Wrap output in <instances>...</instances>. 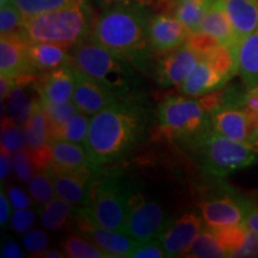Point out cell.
I'll list each match as a JSON object with an SVG mask.
<instances>
[{
  "instance_id": "9",
  "label": "cell",
  "mask_w": 258,
  "mask_h": 258,
  "mask_svg": "<svg viewBox=\"0 0 258 258\" xmlns=\"http://www.w3.org/2000/svg\"><path fill=\"white\" fill-rule=\"evenodd\" d=\"M209 127L221 137L258 150V135L249 114L238 104H222L212 111Z\"/></svg>"
},
{
  "instance_id": "36",
  "label": "cell",
  "mask_w": 258,
  "mask_h": 258,
  "mask_svg": "<svg viewBox=\"0 0 258 258\" xmlns=\"http://www.w3.org/2000/svg\"><path fill=\"white\" fill-rule=\"evenodd\" d=\"M23 16L15 4H8L0 9V34L5 35L18 34L21 30Z\"/></svg>"
},
{
  "instance_id": "11",
  "label": "cell",
  "mask_w": 258,
  "mask_h": 258,
  "mask_svg": "<svg viewBox=\"0 0 258 258\" xmlns=\"http://www.w3.org/2000/svg\"><path fill=\"white\" fill-rule=\"evenodd\" d=\"M249 201L233 194H220L203 200L200 212L205 225L209 228L244 225Z\"/></svg>"
},
{
  "instance_id": "40",
  "label": "cell",
  "mask_w": 258,
  "mask_h": 258,
  "mask_svg": "<svg viewBox=\"0 0 258 258\" xmlns=\"http://www.w3.org/2000/svg\"><path fill=\"white\" fill-rule=\"evenodd\" d=\"M131 258H165L167 253L161 245L159 238L151 239L143 243H138L132 253Z\"/></svg>"
},
{
  "instance_id": "37",
  "label": "cell",
  "mask_w": 258,
  "mask_h": 258,
  "mask_svg": "<svg viewBox=\"0 0 258 258\" xmlns=\"http://www.w3.org/2000/svg\"><path fill=\"white\" fill-rule=\"evenodd\" d=\"M22 243H23L24 249L34 257H40L43 251L49 249L48 234L40 228H31L30 231L27 232L22 238Z\"/></svg>"
},
{
  "instance_id": "4",
  "label": "cell",
  "mask_w": 258,
  "mask_h": 258,
  "mask_svg": "<svg viewBox=\"0 0 258 258\" xmlns=\"http://www.w3.org/2000/svg\"><path fill=\"white\" fill-rule=\"evenodd\" d=\"M72 64L118 99L140 93L137 70L91 37L73 48Z\"/></svg>"
},
{
  "instance_id": "14",
  "label": "cell",
  "mask_w": 258,
  "mask_h": 258,
  "mask_svg": "<svg viewBox=\"0 0 258 258\" xmlns=\"http://www.w3.org/2000/svg\"><path fill=\"white\" fill-rule=\"evenodd\" d=\"M201 54L185 42L178 49L166 54L157 67V80L164 88L180 86L198 66Z\"/></svg>"
},
{
  "instance_id": "47",
  "label": "cell",
  "mask_w": 258,
  "mask_h": 258,
  "mask_svg": "<svg viewBox=\"0 0 258 258\" xmlns=\"http://www.w3.org/2000/svg\"><path fill=\"white\" fill-rule=\"evenodd\" d=\"M14 85L15 79L8 78V77H0V97H2V101H5L8 98Z\"/></svg>"
},
{
  "instance_id": "33",
  "label": "cell",
  "mask_w": 258,
  "mask_h": 258,
  "mask_svg": "<svg viewBox=\"0 0 258 258\" xmlns=\"http://www.w3.org/2000/svg\"><path fill=\"white\" fill-rule=\"evenodd\" d=\"M40 102L48 117L50 135L55 133L57 129H60L63 124H66L78 112V109H77V106L74 105L72 101L69 103H62V104L42 101V99H40Z\"/></svg>"
},
{
  "instance_id": "26",
  "label": "cell",
  "mask_w": 258,
  "mask_h": 258,
  "mask_svg": "<svg viewBox=\"0 0 258 258\" xmlns=\"http://www.w3.org/2000/svg\"><path fill=\"white\" fill-rule=\"evenodd\" d=\"M237 63L244 88H258V29L238 44Z\"/></svg>"
},
{
  "instance_id": "1",
  "label": "cell",
  "mask_w": 258,
  "mask_h": 258,
  "mask_svg": "<svg viewBox=\"0 0 258 258\" xmlns=\"http://www.w3.org/2000/svg\"><path fill=\"white\" fill-rule=\"evenodd\" d=\"M152 111L141 93L108 105L90 118L84 144L96 169L117 163L146 140Z\"/></svg>"
},
{
  "instance_id": "8",
  "label": "cell",
  "mask_w": 258,
  "mask_h": 258,
  "mask_svg": "<svg viewBox=\"0 0 258 258\" xmlns=\"http://www.w3.org/2000/svg\"><path fill=\"white\" fill-rule=\"evenodd\" d=\"M172 219L164 208L141 192H132L129 198L125 233L137 243L159 238Z\"/></svg>"
},
{
  "instance_id": "44",
  "label": "cell",
  "mask_w": 258,
  "mask_h": 258,
  "mask_svg": "<svg viewBox=\"0 0 258 258\" xmlns=\"http://www.w3.org/2000/svg\"><path fill=\"white\" fill-rule=\"evenodd\" d=\"M11 202H10L8 192L4 191V185H2V191H0V224L3 227L9 224L11 219Z\"/></svg>"
},
{
  "instance_id": "13",
  "label": "cell",
  "mask_w": 258,
  "mask_h": 258,
  "mask_svg": "<svg viewBox=\"0 0 258 258\" xmlns=\"http://www.w3.org/2000/svg\"><path fill=\"white\" fill-rule=\"evenodd\" d=\"M234 74L222 69L208 54H202L198 66L189 78L179 86L180 93L189 97H201L224 88Z\"/></svg>"
},
{
  "instance_id": "39",
  "label": "cell",
  "mask_w": 258,
  "mask_h": 258,
  "mask_svg": "<svg viewBox=\"0 0 258 258\" xmlns=\"http://www.w3.org/2000/svg\"><path fill=\"white\" fill-rule=\"evenodd\" d=\"M36 222V212L30 208L15 209L14 214L10 219V225L12 230L18 234H25L32 228Z\"/></svg>"
},
{
  "instance_id": "7",
  "label": "cell",
  "mask_w": 258,
  "mask_h": 258,
  "mask_svg": "<svg viewBox=\"0 0 258 258\" xmlns=\"http://www.w3.org/2000/svg\"><path fill=\"white\" fill-rule=\"evenodd\" d=\"M185 144L203 172L214 178H224L258 163L256 147L221 137L211 127Z\"/></svg>"
},
{
  "instance_id": "32",
  "label": "cell",
  "mask_w": 258,
  "mask_h": 258,
  "mask_svg": "<svg viewBox=\"0 0 258 258\" xmlns=\"http://www.w3.org/2000/svg\"><path fill=\"white\" fill-rule=\"evenodd\" d=\"M90 118L91 116L78 111L66 124L51 134L50 139H60V140H66L70 143L84 145L89 133Z\"/></svg>"
},
{
  "instance_id": "42",
  "label": "cell",
  "mask_w": 258,
  "mask_h": 258,
  "mask_svg": "<svg viewBox=\"0 0 258 258\" xmlns=\"http://www.w3.org/2000/svg\"><path fill=\"white\" fill-rule=\"evenodd\" d=\"M8 196L10 202H11L14 209H23V208H30L32 206V201L30 196L24 189L21 186L12 185L8 188Z\"/></svg>"
},
{
  "instance_id": "6",
  "label": "cell",
  "mask_w": 258,
  "mask_h": 258,
  "mask_svg": "<svg viewBox=\"0 0 258 258\" xmlns=\"http://www.w3.org/2000/svg\"><path fill=\"white\" fill-rule=\"evenodd\" d=\"M133 188L115 169L98 167L89 186L88 201L82 211L97 224L125 233L129 198Z\"/></svg>"
},
{
  "instance_id": "28",
  "label": "cell",
  "mask_w": 258,
  "mask_h": 258,
  "mask_svg": "<svg viewBox=\"0 0 258 258\" xmlns=\"http://www.w3.org/2000/svg\"><path fill=\"white\" fill-rule=\"evenodd\" d=\"M217 0H175L173 14L185 25L190 34L199 32L208 10Z\"/></svg>"
},
{
  "instance_id": "29",
  "label": "cell",
  "mask_w": 258,
  "mask_h": 258,
  "mask_svg": "<svg viewBox=\"0 0 258 258\" xmlns=\"http://www.w3.org/2000/svg\"><path fill=\"white\" fill-rule=\"evenodd\" d=\"M184 258H222L228 257L221 240L212 228L206 226L192 244L180 254Z\"/></svg>"
},
{
  "instance_id": "46",
  "label": "cell",
  "mask_w": 258,
  "mask_h": 258,
  "mask_svg": "<svg viewBox=\"0 0 258 258\" xmlns=\"http://www.w3.org/2000/svg\"><path fill=\"white\" fill-rule=\"evenodd\" d=\"M244 225L247 226L251 231L256 232V233L258 234V207L253 206L252 203H250V202H249V205H247Z\"/></svg>"
},
{
  "instance_id": "3",
  "label": "cell",
  "mask_w": 258,
  "mask_h": 258,
  "mask_svg": "<svg viewBox=\"0 0 258 258\" xmlns=\"http://www.w3.org/2000/svg\"><path fill=\"white\" fill-rule=\"evenodd\" d=\"M225 90L201 97L167 96L158 105V133L169 140L185 143L209 128L214 109L224 104Z\"/></svg>"
},
{
  "instance_id": "43",
  "label": "cell",
  "mask_w": 258,
  "mask_h": 258,
  "mask_svg": "<svg viewBox=\"0 0 258 258\" xmlns=\"http://www.w3.org/2000/svg\"><path fill=\"white\" fill-rule=\"evenodd\" d=\"M14 169V154L9 152L4 147H2V154H0V179L2 184H4V180L8 178Z\"/></svg>"
},
{
  "instance_id": "20",
  "label": "cell",
  "mask_w": 258,
  "mask_h": 258,
  "mask_svg": "<svg viewBox=\"0 0 258 258\" xmlns=\"http://www.w3.org/2000/svg\"><path fill=\"white\" fill-rule=\"evenodd\" d=\"M37 76H24L15 79V85L6 102V114L10 121L18 125L25 124L30 116L32 108L38 99L34 98V92H38L36 88Z\"/></svg>"
},
{
  "instance_id": "22",
  "label": "cell",
  "mask_w": 258,
  "mask_h": 258,
  "mask_svg": "<svg viewBox=\"0 0 258 258\" xmlns=\"http://www.w3.org/2000/svg\"><path fill=\"white\" fill-rule=\"evenodd\" d=\"M46 170L53 179L57 198L70 202L76 207H83L86 205L90 182L95 170L79 171V172H60L49 167H47Z\"/></svg>"
},
{
  "instance_id": "12",
  "label": "cell",
  "mask_w": 258,
  "mask_h": 258,
  "mask_svg": "<svg viewBox=\"0 0 258 258\" xmlns=\"http://www.w3.org/2000/svg\"><path fill=\"white\" fill-rule=\"evenodd\" d=\"M27 150L36 169L46 170L53 160L50 148V134L48 117L40 99L35 103L28 121L23 125Z\"/></svg>"
},
{
  "instance_id": "16",
  "label": "cell",
  "mask_w": 258,
  "mask_h": 258,
  "mask_svg": "<svg viewBox=\"0 0 258 258\" xmlns=\"http://www.w3.org/2000/svg\"><path fill=\"white\" fill-rule=\"evenodd\" d=\"M190 32L175 15L161 14L150 22V42L152 50L166 55L178 49L188 40Z\"/></svg>"
},
{
  "instance_id": "10",
  "label": "cell",
  "mask_w": 258,
  "mask_h": 258,
  "mask_svg": "<svg viewBox=\"0 0 258 258\" xmlns=\"http://www.w3.org/2000/svg\"><path fill=\"white\" fill-rule=\"evenodd\" d=\"M74 227L79 234L91 240L96 246H98L108 254V257L111 258L129 257L138 244L127 233L110 230L97 224L91 218H89L80 207L78 208V215H77Z\"/></svg>"
},
{
  "instance_id": "2",
  "label": "cell",
  "mask_w": 258,
  "mask_h": 258,
  "mask_svg": "<svg viewBox=\"0 0 258 258\" xmlns=\"http://www.w3.org/2000/svg\"><path fill=\"white\" fill-rule=\"evenodd\" d=\"M151 19L150 11L144 6H112L96 19L91 38L137 71L148 72L152 51Z\"/></svg>"
},
{
  "instance_id": "38",
  "label": "cell",
  "mask_w": 258,
  "mask_h": 258,
  "mask_svg": "<svg viewBox=\"0 0 258 258\" xmlns=\"http://www.w3.org/2000/svg\"><path fill=\"white\" fill-rule=\"evenodd\" d=\"M14 170L17 178L22 182H29L36 173L37 169L27 148L14 154Z\"/></svg>"
},
{
  "instance_id": "5",
  "label": "cell",
  "mask_w": 258,
  "mask_h": 258,
  "mask_svg": "<svg viewBox=\"0 0 258 258\" xmlns=\"http://www.w3.org/2000/svg\"><path fill=\"white\" fill-rule=\"evenodd\" d=\"M91 10L88 4H80L23 18L18 34L27 42L54 43L73 49L91 37Z\"/></svg>"
},
{
  "instance_id": "41",
  "label": "cell",
  "mask_w": 258,
  "mask_h": 258,
  "mask_svg": "<svg viewBox=\"0 0 258 258\" xmlns=\"http://www.w3.org/2000/svg\"><path fill=\"white\" fill-rule=\"evenodd\" d=\"M105 9L112 8L117 5H138L144 6V8L152 9V8H163L164 5L172 4L171 0H98Z\"/></svg>"
},
{
  "instance_id": "27",
  "label": "cell",
  "mask_w": 258,
  "mask_h": 258,
  "mask_svg": "<svg viewBox=\"0 0 258 258\" xmlns=\"http://www.w3.org/2000/svg\"><path fill=\"white\" fill-rule=\"evenodd\" d=\"M78 208L55 196L40 209V224L44 230L51 232L69 230L76 225Z\"/></svg>"
},
{
  "instance_id": "30",
  "label": "cell",
  "mask_w": 258,
  "mask_h": 258,
  "mask_svg": "<svg viewBox=\"0 0 258 258\" xmlns=\"http://www.w3.org/2000/svg\"><path fill=\"white\" fill-rule=\"evenodd\" d=\"M61 246L66 257L70 258H108L104 251L82 234L67 235Z\"/></svg>"
},
{
  "instance_id": "25",
  "label": "cell",
  "mask_w": 258,
  "mask_h": 258,
  "mask_svg": "<svg viewBox=\"0 0 258 258\" xmlns=\"http://www.w3.org/2000/svg\"><path fill=\"white\" fill-rule=\"evenodd\" d=\"M238 42L258 29V0H221Z\"/></svg>"
},
{
  "instance_id": "19",
  "label": "cell",
  "mask_w": 258,
  "mask_h": 258,
  "mask_svg": "<svg viewBox=\"0 0 258 258\" xmlns=\"http://www.w3.org/2000/svg\"><path fill=\"white\" fill-rule=\"evenodd\" d=\"M74 86L76 76L73 64L41 73L36 78V88L40 99L56 104L72 101Z\"/></svg>"
},
{
  "instance_id": "18",
  "label": "cell",
  "mask_w": 258,
  "mask_h": 258,
  "mask_svg": "<svg viewBox=\"0 0 258 258\" xmlns=\"http://www.w3.org/2000/svg\"><path fill=\"white\" fill-rule=\"evenodd\" d=\"M76 76V86L72 102L79 112L88 116H93L108 105L118 101L117 97L96 83L95 80L86 76L85 73L73 66Z\"/></svg>"
},
{
  "instance_id": "48",
  "label": "cell",
  "mask_w": 258,
  "mask_h": 258,
  "mask_svg": "<svg viewBox=\"0 0 258 258\" xmlns=\"http://www.w3.org/2000/svg\"><path fill=\"white\" fill-rule=\"evenodd\" d=\"M40 257L42 258H61V257H66L63 251L56 250V249H47L46 251H43L40 254Z\"/></svg>"
},
{
  "instance_id": "34",
  "label": "cell",
  "mask_w": 258,
  "mask_h": 258,
  "mask_svg": "<svg viewBox=\"0 0 258 258\" xmlns=\"http://www.w3.org/2000/svg\"><path fill=\"white\" fill-rule=\"evenodd\" d=\"M28 190L37 205L44 206L56 196L53 179L47 170H40L29 180Z\"/></svg>"
},
{
  "instance_id": "21",
  "label": "cell",
  "mask_w": 258,
  "mask_h": 258,
  "mask_svg": "<svg viewBox=\"0 0 258 258\" xmlns=\"http://www.w3.org/2000/svg\"><path fill=\"white\" fill-rule=\"evenodd\" d=\"M49 145L53 154V160L48 165L49 169L60 172L96 170L84 145L70 143L60 139H50Z\"/></svg>"
},
{
  "instance_id": "24",
  "label": "cell",
  "mask_w": 258,
  "mask_h": 258,
  "mask_svg": "<svg viewBox=\"0 0 258 258\" xmlns=\"http://www.w3.org/2000/svg\"><path fill=\"white\" fill-rule=\"evenodd\" d=\"M199 32H203V34L214 37L219 42V44L231 48L237 54L239 42L235 36L234 29L232 27L227 14H226L221 0H217L212 5V8L208 10L207 15L203 18Z\"/></svg>"
},
{
  "instance_id": "15",
  "label": "cell",
  "mask_w": 258,
  "mask_h": 258,
  "mask_svg": "<svg viewBox=\"0 0 258 258\" xmlns=\"http://www.w3.org/2000/svg\"><path fill=\"white\" fill-rule=\"evenodd\" d=\"M0 76L17 79L24 76H40L28 54V42L19 34L0 38Z\"/></svg>"
},
{
  "instance_id": "23",
  "label": "cell",
  "mask_w": 258,
  "mask_h": 258,
  "mask_svg": "<svg viewBox=\"0 0 258 258\" xmlns=\"http://www.w3.org/2000/svg\"><path fill=\"white\" fill-rule=\"evenodd\" d=\"M28 54L38 74L72 64V49L60 44L28 42Z\"/></svg>"
},
{
  "instance_id": "17",
  "label": "cell",
  "mask_w": 258,
  "mask_h": 258,
  "mask_svg": "<svg viewBox=\"0 0 258 258\" xmlns=\"http://www.w3.org/2000/svg\"><path fill=\"white\" fill-rule=\"evenodd\" d=\"M203 228L205 222L202 218L192 213H186L171 221L159 237L167 257H180V254L198 238Z\"/></svg>"
},
{
  "instance_id": "45",
  "label": "cell",
  "mask_w": 258,
  "mask_h": 258,
  "mask_svg": "<svg viewBox=\"0 0 258 258\" xmlns=\"http://www.w3.org/2000/svg\"><path fill=\"white\" fill-rule=\"evenodd\" d=\"M2 257L4 258H22L24 257V251L22 246L15 240H6L2 245Z\"/></svg>"
},
{
  "instance_id": "49",
  "label": "cell",
  "mask_w": 258,
  "mask_h": 258,
  "mask_svg": "<svg viewBox=\"0 0 258 258\" xmlns=\"http://www.w3.org/2000/svg\"><path fill=\"white\" fill-rule=\"evenodd\" d=\"M11 3H12V4H14V3H15V0H11Z\"/></svg>"
},
{
  "instance_id": "35",
  "label": "cell",
  "mask_w": 258,
  "mask_h": 258,
  "mask_svg": "<svg viewBox=\"0 0 258 258\" xmlns=\"http://www.w3.org/2000/svg\"><path fill=\"white\" fill-rule=\"evenodd\" d=\"M2 147L12 154L27 148L24 128L10 121L8 117L2 118Z\"/></svg>"
},
{
  "instance_id": "31",
  "label": "cell",
  "mask_w": 258,
  "mask_h": 258,
  "mask_svg": "<svg viewBox=\"0 0 258 258\" xmlns=\"http://www.w3.org/2000/svg\"><path fill=\"white\" fill-rule=\"evenodd\" d=\"M14 4L21 11L23 18H27L88 3L86 0H15Z\"/></svg>"
}]
</instances>
